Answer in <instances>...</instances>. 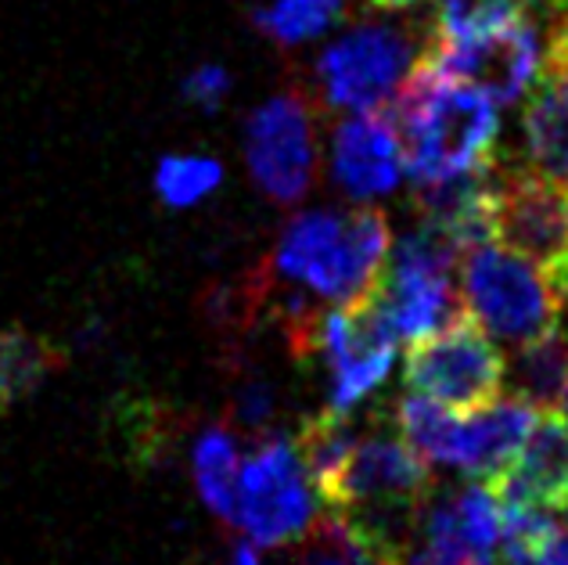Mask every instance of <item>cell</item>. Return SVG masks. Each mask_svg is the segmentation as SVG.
<instances>
[{
  "label": "cell",
  "instance_id": "ffe728a7",
  "mask_svg": "<svg viewBox=\"0 0 568 565\" xmlns=\"http://www.w3.org/2000/svg\"><path fill=\"white\" fill-rule=\"evenodd\" d=\"M515 396L536 411H558L568 390V335L561 329L547 332L521 346V356L511 371Z\"/></svg>",
  "mask_w": 568,
  "mask_h": 565
},
{
  "label": "cell",
  "instance_id": "277c9868",
  "mask_svg": "<svg viewBox=\"0 0 568 565\" xmlns=\"http://www.w3.org/2000/svg\"><path fill=\"white\" fill-rule=\"evenodd\" d=\"M507 361L500 346L465 314L446 329L414 339L403 379L414 393L457 414L493 404L504 390Z\"/></svg>",
  "mask_w": 568,
  "mask_h": 565
},
{
  "label": "cell",
  "instance_id": "8fae6325",
  "mask_svg": "<svg viewBox=\"0 0 568 565\" xmlns=\"http://www.w3.org/2000/svg\"><path fill=\"white\" fill-rule=\"evenodd\" d=\"M332 173L335 184L361 202L382 199L399 184V138L382 112H356L335 130Z\"/></svg>",
  "mask_w": 568,
  "mask_h": 565
},
{
  "label": "cell",
  "instance_id": "d6986e66",
  "mask_svg": "<svg viewBox=\"0 0 568 565\" xmlns=\"http://www.w3.org/2000/svg\"><path fill=\"white\" fill-rule=\"evenodd\" d=\"M500 552L504 565H568V529L555 512L500 504Z\"/></svg>",
  "mask_w": 568,
  "mask_h": 565
},
{
  "label": "cell",
  "instance_id": "9c48e42d",
  "mask_svg": "<svg viewBox=\"0 0 568 565\" xmlns=\"http://www.w3.org/2000/svg\"><path fill=\"white\" fill-rule=\"evenodd\" d=\"M422 58L443 77L475 87L493 105H511L526 94L536 69H540V37H536V26L521 14V19L475 40L443 43L432 37L422 48Z\"/></svg>",
  "mask_w": 568,
  "mask_h": 565
},
{
  "label": "cell",
  "instance_id": "ac0fdd59",
  "mask_svg": "<svg viewBox=\"0 0 568 565\" xmlns=\"http://www.w3.org/2000/svg\"><path fill=\"white\" fill-rule=\"evenodd\" d=\"M396 433L428 465H450V468L465 465V418L450 407H439L436 400H428L422 393L399 400Z\"/></svg>",
  "mask_w": 568,
  "mask_h": 565
},
{
  "label": "cell",
  "instance_id": "2e32d148",
  "mask_svg": "<svg viewBox=\"0 0 568 565\" xmlns=\"http://www.w3.org/2000/svg\"><path fill=\"white\" fill-rule=\"evenodd\" d=\"M62 367L65 350L51 335L22 329V324L0 329V414L26 404Z\"/></svg>",
  "mask_w": 568,
  "mask_h": 565
},
{
  "label": "cell",
  "instance_id": "cb8c5ba5",
  "mask_svg": "<svg viewBox=\"0 0 568 565\" xmlns=\"http://www.w3.org/2000/svg\"><path fill=\"white\" fill-rule=\"evenodd\" d=\"M223 181V167L209 155H166L155 170V191L170 210H187V205L213 195Z\"/></svg>",
  "mask_w": 568,
  "mask_h": 565
},
{
  "label": "cell",
  "instance_id": "4fadbf2b",
  "mask_svg": "<svg viewBox=\"0 0 568 565\" xmlns=\"http://www.w3.org/2000/svg\"><path fill=\"white\" fill-rule=\"evenodd\" d=\"M521 133L532 170L568 188V65L544 58L536 69L532 94L521 112Z\"/></svg>",
  "mask_w": 568,
  "mask_h": 565
},
{
  "label": "cell",
  "instance_id": "3957f363",
  "mask_svg": "<svg viewBox=\"0 0 568 565\" xmlns=\"http://www.w3.org/2000/svg\"><path fill=\"white\" fill-rule=\"evenodd\" d=\"M489 238L529 260L568 300V188L540 170L497 173Z\"/></svg>",
  "mask_w": 568,
  "mask_h": 565
},
{
  "label": "cell",
  "instance_id": "7402d4cb",
  "mask_svg": "<svg viewBox=\"0 0 568 565\" xmlns=\"http://www.w3.org/2000/svg\"><path fill=\"white\" fill-rule=\"evenodd\" d=\"M342 14H346V0H271L252 11V22L281 48H295V43L324 37L342 22Z\"/></svg>",
  "mask_w": 568,
  "mask_h": 565
},
{
  "label": "cell",
  "instance_id": "9a60e30c",
  "mask_svg": "<svg viewBox=\"0 0 568 565\" xmlns=\"http://www.w3.org/2000/svg\"><path fill=\"white\" fill-rule=\"evenodd\" d=\"M536 414L540 411L521 396H497L493 404L471 411V418H465V465L460 468L489 483L526 443L529 428L536 425Z\"/></svg>",
  "mask_w": 568,
  "mask_h": 565
},
{
  "label": "cell",
  "instance_id": "7c38bea8",
  "mask_svg": "<svg viewBox=\"0 0 568 565\" xmlns=\"http://www.w3.org/2000/svg\"><path fill=\"white\" fill-rule=\"evenodd\" d=\"M493 191H497V167L475 162V167L432 176L414 191V210L422 224H432L446 234H454L460 245H475L489 238V210Z\"/></svg>",
  "mask_w": 568,
  "mask_h": 565
},
{
  "label": "cell",
  "instance_id": "4316f807",
  "mask_svg": "<svg viewBox=\"0 0 568 565\" xmlns=\"http://www.w3.org/2000/svg\"><path fill=\"white\" fill-rule=\"evenodd\" d=\"M303 565H371V562H364L361 555L353 552V544L342 537L335 523H327V544L321 547L317 555H310Z\"/></svg>",
  "mask_w": 568,
  "mask_h": 565
},
{
  "label": "cell",
  "instance_id": "f1b7e54d",
  "mask_svg": "<svg viewBox=\"0 0 568 565\" xmlns=\"http://www.w3.org/2000/svg\"><path fill=\"white\" fill-rule=\"evenodd\" d=\"M375 8H382V11H403V8H410V4H417V0H371Z\"/></svg>",
  "mask_w": 568,
  "mask_h": 565
},
{
  "label": "cell",
  "instance_id": "5bb4252c",
  "mask_svg": "<svg viewBox=\"0 0 568 565\" xmlns=\"http://www.w3.org/2000/svg\"><path fill=\"white\" fill-rule=\"evenodd\" d=\"M356 443H361V425H356L353 407H327L298 425V436H295L298 465H303L313 494H317V501H324L327 508H332L338 497L342 472H346Z\"/></svg>",
  "mask_w": 568,
  "mask_h": 565
},
{
  "label": "cell",
  "instance_id": "5b68a950",
  "mask_svg": "<svg viewBox=\"0 0 568 565\" xmlns=\"http://www.w3.org/2000/svg\"><path fill=\"white\" fill-rule=\"evenodd\" d=\"M417 54L422 48L410 29L361 22L317 58V91L327 109L382 112L403 77L414 69Z\"/></svg>",
  "mask_w": 568,
  "mask_h": 565
},
{
  "label": "cell",
  "instance_id": "52a82bcc",
  "mask_svg": "<svg viewBox=\"0 0 568 565\" xmlns=\"http://www.w3.org/2000/svg\"><path fill=\"white\" fill-rule=\"evenodd\" d=\"M245 159L256 188L277 205H295L317 173V101L284 87L248 115Z\"/></svg>",
  "mask_w": 568,
  "mask_h": 565
},
{
  "label": "cell",
  "instance_id": "ba28073f",
  "mask_svg": "<svg viewBox=\"0 0 568 565\" xmlns=\"http://www.w3.org/2000/svg\"><path fill=\"white\" fill-rule=\"evenodd\" d=\"M396 346L399 335L375 289L324 314L317 353L332 371V407H356L375 393L393 371Z\"/></svg>",
  "mask_w": 568,
  "mask_h": 565
},
{
  "label": "cell",
  "instance_id": "8992f818",
  "mask_svg": "<svg viewBox=\"0 0 568 565\" xmlns=\"http://www.w3.org/2000/svg\"><path fill=\"white\" fill-rule=\"evenodd\" d=\"M317 494L298 465L295 443L284 436L263 440L242 465L234 483V523L252 544L281 547L310 533Z\"/></svg>",
  "mask_w": 568,
  "mask_h": 565
},
{
  "label": "cell",
  "instance_id": "f546056e",
  "mask_svg": "<svg viewBox=\"0 0 568 565\" xmlns=\"http://www.w3.org/2000/svg\"><path fill=\"white\" fill-rule=\"evenodd\" d=\"M561 407H565V414H568V390H565V396H561ZM568 425V422H565Z\"/></svg>",
  "mask_w": 568,
  "mask_h": 565
},
{
  "label": "cell",
  "instance_id": "44dd1931",
  "mask_svg": "<svg viewBox=\"0 0 568 565\" xmlns=\"http://www.w3.org/2000/svg\"><path fill=\"white\" fill-rule=\"evenodd\" d=\"M237 443L223 425H209L194 440V486L205 501V508L220 515L223 523H234V483H237Z\"/></svg>",
  "mask_w": 568,
  "mask_h": 565
},
{
  "label": "cell",
  "instance_id": "603a6c76",
  "mask_svg": "<svg viewBox=\"0 0 568 565\" xmlns=\"http://www.w3.org/2000/svg\"><path fill=\"white\" fill-rule=\"evenodd\" d=\"M526 4L529 0H439L436 40L460 43V40L493 33V29L521 19Z\"/></svg>",
  "mask_w": 568,
  "mask_h": 565
},
{
  "label": "cell",
  "instance_id": "484cf974",
  "mask_svg": "<svg viewBox=\"0 0 568 565\" xmlns=\"http://www.w3.org/2000/svg\"><path fill=\"white\" fill-rule=\"evenodd\" d=\"M227 91H231V72L223 65H199L184 80V98L205 112H216Z\"/></svg>",
  "mask_w": 568,
  "mask_h": 565
},
{
  "label": "cell",
  "instance_id": "d4e9b609",
  "mask_svg": "<svg viewBox=\"0 0 568 565\" xmlns=\"http://www.w3.org/2000/svg\"><path fill=\"white\" fill-rule=\"evenodd\" d=\"M271 414H274V385L271 382L252 375L237 385V393H234V418L237 422L248 428H263L271 422Z\"/></svg>",
  "mask_w": 568,
  "mask_h": 565
},
{
  "label": "cell",
  "instance_id": "e0dca14e",
  "mask_svg": "<svg viewBox=\"0 0 568 565\" xmlns=\"http://www.w3.org/2000/svg\"><path fill=\"white\" fill-rule=\"evenodd\" d=\"M399 565H493V552L471 541V533L460 523L457 497H428Z\"/></svg>",
  "mask_w": 568,
  "mask_h": 565
},
{
  "label": "cell",
  "instance_id": "30bf717a",
  "mask_svg": "<svg viewBox=\"0 0 568 565\" xmlns=\"http://www.w3.org/2000/svg\"><path fill=\"white\" fill-rule=\"evenodd\" d=\"M497 504L568 512V425L558 411H540L518 454L483 483Z\"/></svg>",
  "mask_w": 568,
  "mask_h": 565
},
{
  "label": "cell",
  "instance_id": "7a4b0ae2",
  "mask_svg": "<svg viewBox=\"0 0 568 565\" xmlns=\"http://www.w3.org/2000/svg\"><path fill=\"white\" fill-rule=\"evenodd\" d=\"M460 300L478 329L518 346L555 332L565 306L558 289L529 260L493 238L468 245L460 256Z\"/></svg>",
  "mask_w": 568,
  "mask_h": 565
},
{
  "label": "cell",
  "instance_id": "6da1fadb",
  "mask_svg": "<svg viewBox=\"0 0 568 565\" xmlns=\"http://www.w3.org/2000/svg\"><path fill=\"white\" fill-rule=\"evenodd\" d=\"M382 115L399 138L403 170L414 184L493 159L497 109L475 87L443 77L417 54Z\"/></svg>",
  "mask_w": 568,
  "mask_h": 565
},
{
  "label": "cell",
  "instance_id": "83f0119b",
  "mask_svg": "<svg viewBox=\"0 0 568 565\" xmlns=\"http://www.w3.org/2000/svg\"><path fill=\"white\" fill-rule=\"evenodd\" d=\"M227 565H263L260 552H256V544H234L231 547V555H227Z\"/></svg>",
  "mask_w": 568,
  "mask_h": 565
}]
</instances>
